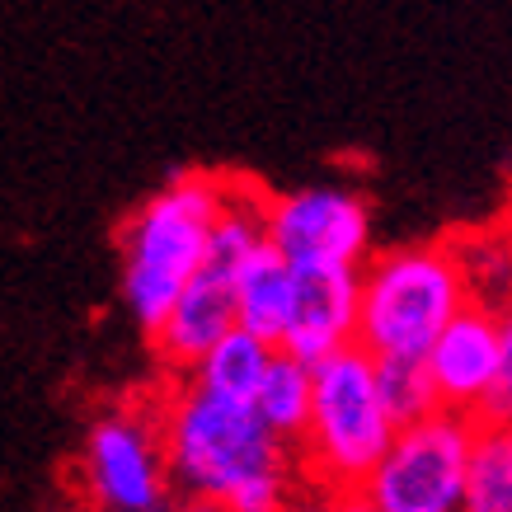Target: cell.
Returning a JSON list of instances; mask_svg holds the SVG:
<instances>
[{
  "instance_id": "obj_1",
  "label": "cell",
  "mask_w": 512,
  "mask_h": 512,
  "mask_svg": "<svg viewBox=\"0 0 512 512\" xmlns=\"http://www.w3.org/2000/svg\"><path fill=\"white\" fill-rule=\"evenodd\" d=\"M160 428L179 498H212L231 512H287L306 489L296 447L268 433L249 404L184 381L160 409Z\"/></svg>"
},
{
  "instance_id": "obj_2",
  "label": "cell",
  "mask_w": 512,
  "mask_h": 512,
  "mask_svg": "<svg viewBox=\"0 0 512 512\" xmlns=\"http://www.w3.org/2000/svg\"><path fill=\"white\" fill-rule=\"evenodd\" d=\"M226 198L231 179L184 174L141 202L123 226V301L146 334L170 320L188 282L202 273Z\"/></svg>"
},
{
  "instance_id": "obj_3",
  "label": "cell",
  "mask_w": 512,
  "mask_h": 512,
  "mask_svg": "<svg viewBox=\"0 0 512 512\" xmlns=\"http://www.w3.org/2000/svg\"><path fill=\"white\" fill-rule=\"evenodd\" d=\"M395 419L381 404L376 357L362 348H343L315 367V404L306 437L296 442L301 480L329 498L362 494L372 470L386 461L395 442Z\"/></svg>"
},
{
  "instance_id": "obj_4",
  "label": "cell",
  "mask_w": 512,
  "mask_h": 512,
  "mask_svg": "<svg viewBox=\"0 0 512 512\" xmlns=\"http://www.w3.org/2000/svg\"><path fill=\"white\" fill-rule=\"evenodd\" d=\"M470 306L451 240L404 245L362 268L357 348L381 357H428L442 329Z\"/></svg>"
},
{
  "instance_id": "obj_5",
  "label": "cell",
  "mask_w": 512,
  "mask_h": 512,
  "mask_svg": "<svg viewBox=\"0 0 512 512\" xmlns=\"http://www.w3.org/2000/svg\"><path fill=\"white\" fill-rule=\"evenodd\" d=\"M80 494L94 512H174L160 409L118 404L80 442Z\"/></svg>"
},
{
  "instance_id": "obj_6",
  "label": "cell",
  "mask_w": 512,
  "mask_h": 512,
  "mask_svg": "<svg viewBox=\"0 0 512 512\" xmlns=\"http://www.w3.org/2000/svg\"><path fill=\"white\" fill-rule=\"evenodd\" d=\"M475 442H480V419L437 409L433 419L395 433L362 498L376 512H466Z\"/></svg>"
},
{
  "instance_id": "obj_7",
  "label": "cell",
  "mask_w": 512,
  "mask_h": 512,
  "mask_svg": "<svg viewBox=\"0 0 512 512\" xmlns=\"http://www.w3.org/2000/svg\"><path fill=\"white\" fill-rule=\"evenodd\" d=\"M264 231L268 245L278 249L292 268H367L372 212L348 188H296V193L268 198Z\"/></svg>"
},
{
  "instance_id": "obj_8",
  "label": "cell",
  "mask_w": 512,
  "mask_h": 512,
  "mask_svg": "<svg viewBox=\"0 0 512 512\" xmlns=\"http://www.w3.org/2000/svg\"><path fill=\"white\" fill-rule=\"evenodd\" d=\"M292 325L282 339V353H292L306 367H320L325 357L357 343V311H362V268L306 264L292 268Z\"/></svg>"
},
{
  "instance_id": "obj_9",
  "label": "cell",
  "mask_w": 512,
  "mask_h": 512,
  "mask_svg": "<svg viewBox=\"0 0 512 512\" xmlns=\"http://www.w3.org/2000/svg\"><path fill=\"white\" fill-rule=\"evenodd\" d=\"M423 362H428L442 409L484 423L498 390V315L466 306L442 329V339L433 343V353Z\"/></svg>"
},
{
  "instance_id": "obj_10",
  "label": "cell",
  "mask_w": 512,
  "mask_h": 512,
  "mask_svg": "<svg viewBox=\"0 0 512 512\" xmlns=\"http://www.w3.org/2000/svg\"><path fill=\"white\" fill-rule=\"evenodd\" d=\"M235 329H240V320H235V282L198 273L188 282V292L179 296V306L170 311V320L151 334V343H156L160 362L170 372L188 376Z\"/></svg>"
},
{
  "instance_id": "obj_11",
  "label": "cell",
  "mask_w": 512,
  "mask_h": 512,
  "mask_svg": "<svg viewBox=\"0 0 512 512\" xmlns=\"http://www.w3.org/2000/svg\"><path fill=\"white\" fill-rule=\"evenodd\" d=\"M292 264L282 259L273 245H264L235 278V320L249 329L254 339L282 348L287 325H292Z\"/></svg>"
},
{
  "instance_id": "obj_12",
  "label": "cell",
  "mask_w": 512,
  "mask_h": 512,
  "mask_svg": "<svg viewBox=\"0 0 512 512\" xmlns=\"http://www.w3.org/2000/svg\"><path fill=\"white\" fill-rule=\"evenodd\" d=\"M273 357H278L273 343L254 339L249 329H235V334H226V339H221L217 348L188 372V386L207 390V395H217V400L249 404V409H254V395H259V386H264Z\"/></svg>"
},
{
  "instance_id": "obj_13",
  "label": "cell",
  "mask_w": 512,
  "mask_h": 512,
  "mask_svg": "<svg viewBox=\"0 0 512 512\" xmlns=\"http://www.w3.org/2000/svg\"><path fill=\"white\" fill-rule=\"evenodd\" d=\"M311 404H315V367L296 362L292 353L273 357L264 386L254 395V414L264 419V428L273 437H282L287 447H296L306 437V423H311Z\"/></svg>"
},
{
  "instance_id": "obj_14",
  "label": "cell",
  "mask_w": 512,
  "mask_h": 512,
  "mask_svg": "<svg viewBox=\"0 0 512 512\" xmlns=\"http://www.w3.org/2000/svg\"><path fill=\"white\" fill-rule=\"evenodd\" d=\"M456 249V264H461V278H466L470 306L480 311L503 315L512 306V235L503 226L494 231H470L451 240Z\"/></svg>"
},
{
  "instance_id": "obj_15",
  "label": "cell",
  "mask_w": 512,
  "mask_h": 512,
  "mask_svg": "<svg viewBox=\"0 0 512 512\" xmlns=\"http://www.w3.org/2000/svg\"><path fill=\"white\" fill-rule=\"evenodd\" d=\"M466 512H512V423H480L466 480Z\"/></svg>"
},
{
  "instance_id": "obj_16",
  "label": "cell",
  "mask_w": 512,
  "mask_h": 512,
  "mask_svg": "<svg viewBox=\"0 0 512 512\" xmlns=\"http://www.w3.org/2000/svg\"><path fill=\"white\" fill-rule=\"evenodd\" d=\"M376 386H381V404L390 409L395 428L433 419L437 409H442L423 357H381V362H376Z\"/></svg>"
},
{
  "instance_id": "obj_17",
  "label": "cell",
  "mask_w": 512,
  "mask_h": 512,
  "mask_svg": "<svg viewBox=\"0 0 512 512\" xmlns=\"http://www.w3.org/2000/svg\"><path fill=\"white\" fill-rule=\"evenodd\" d=\"M484 423H512V306L498 315V390Z\"/></svg>"
},
{
  "instance_id": "obj_18",
  "label": "cell",
  "mask_w": 512,
  "mask_h": 512,
  "mask_svg": "<svg viewBox=\"0 0 512 512\" xmlns=\"http://www.w3.org/2000/svg\"><path fill=\"white\" fill-rule=\"evenodd\" d=\"M287 512H334V498L320 494V489H301V494L292 498V508Z\"/></svg>"
},
{
  "instance_id": "obj_19",
  "label": "cell",
  "mask_w": 512,
  "mask_h": 512,
  "mask_svg": "<svg viewBox=\"0 0 512 512\" xmlns=\"http://www.w3.org/2000/svg\"><path fill=\"white\" fill-rule=\"evenodd\" d=\"M174 512H231V508H221V503H212V498H179Z\"/></svg>"
},
{
  "instance_id": "obj_20",
  "label": "cell",
  "mask_w": 512,
  "mask_h": 512,
  "mask_svg": "<svg viewBox=\"0 0 512 512\" xmlns=\"http://www.w3.org/2000/svg\"><path fill=\"white\" fill-rule=\"evenodd\" d=\"M334 512H376V508L362 494H343V498H334Z\"/></svg>"
},
{
  "instance_id": "obj_21",
  "label": "cell",
  "mask_w": 512,
  "mask_h": 512,
  "mask_svg": "<svg viewBox=\"0 0 512 512\" xmlns=\"http://www.w3.org/2000/svg\"><path fill=\"white\" fill-rule=\"evenodd\" d=\"M503 231H508V235H512V212H508V221H503Z\"/></svg>"
}]
</instances>
